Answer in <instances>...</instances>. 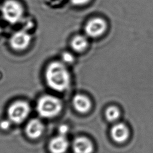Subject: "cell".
Listing matches in <instances>:
<instances>
[{
    "mask_svg": "<svg viewBox=\"0 0 153 153\" xmlns=\"http://www.w3.org/2000/svg\"><path fill=\"white\" fill-rule=\"evenodd\" d=\"M45 79L48 85L53 90L63 91L71 84V74L67 65L62 61L51 62L45 71Z\"/></svg>",
    "mask_w": 153,
    "mask_h": 153,
    "instance_id": "cell-1",
    "label": "cell"
},
{
    "mask_svg": "<svg viewBox=\"0 0 153 153\" xmlns=\"http://www.w3.org/2000/svg\"><path fill=\"white\" fill-rule=\"evenodd\" d=\"M62 109L60 100L52 96H44L38 101L37 110L45 118H51L57 115Z\"/></svg>",
    "mask_w": 153,
    "mask_h": 153,
    "instance_id": "cell-2",
    "label": "cell"
},
{
    "mask_svg": "<svg viewBox=\"0 0 153 153\" xmlns=\"http://www.w3.org/2000/svg\"><path fill=\"white\" fill-rule=\"evenodd\" d=\"M23 8L14 0H7L1 7V13L4 19L11 24L20 22L23 17Z\"/></svg>",
    "mask_w": 153,
    "mask_h": 153,
    "instance_id": "cell-3",
    "label": "cell"
},
{
    "mask_svg": "<svg viewBox=\"0 0 153 153\" xmlns=\"http://www.w3.org/2000/svg\"><path fill=\"white\" fill-rule=\"evenodd\" d=\"M108 25L106 20L99 16L89 19L84 27V34L90 39H96L103 36L107 31Z\"/></svg>",
    "mask_w": 153,
    "mask_h": 153,
    "instance_id": "cell-4",
    "label": "cell"
},
{
    "mask_svg": "<svg viewBox=\"0 0 153 153\" xmlns=\"http://www.w3.org/2000/svg\"><path fill=\"white\" fill-rule=\"evenodd\" d=\"M30 111L29 105L23 101H19L12 104L8 111L10 119L16 123H20L27 117Z\"/></svg>",
    "mask_w": 153,
    "mask_h": 153,
    "instance_id": "cell-5",
    "label": "cell"
},
{
    "mask_svg": "<svg viewBox=\"0 0 153 153\" xmlns=\"http://www.w3.org/2000/svg\"><path fill=\"white\" fill-rule=\"evenodd\" d=\"M31 39L30 35L25 29L18 30L11 36L10 41V45L16 50H24L30 45Z\"/></svg>",
    "mask_w": 153,
    "mask_h": 153,
    "instance_id": "cell-6",
    "label": "cell"
},
{
    "mask_svg": "<svg viewBox=\"0 0 153 153\" xmlns=\"http://www.w3.org/2000/svg\"><path fill=\"white\" fill-rule=\"evenodd\" d=\"M71 47L76 53H82L85 51L90 45V38L84 34H77L71 39Z\"/></svg>",
    "mask_w": 153,
    "mask_h": 153,
    "instance_id": "cell-7",
    "label": "cell"
},
{
    "mask_svg": "<svg viewBox=\"0 0 153 153\" xmlns=\"http://www.w3.org/2000/svg\"><path fill=\"white\" fill-rule=\"evenodd\" d=\"M112 139L117 142L122 143L126 141L129 135L127 127L123 123H118L114 125L111 130Z\"/></svg>",
    "mask_w": 153,
    "mask_h": 153,
    "instance_id": "cell-8",
    "label": "cell"
},
{
    "mask_svg": "<svg viewBox=\"0 0 153 153\" xmlns=\"http://www.w3.org/2000/svg\"><path fill=\"white\" fill-rule=\"evenodd\" d=\"M73 149L75 153H91L93 151V145L87 138L79 137L74 140Z\"/></svg>",
    "mask_w": 153,
    "mask_h": 153,
    "instance_id": "cell-9",
    "label": "cell"
},
{
    "mask_svg": "<svg viewBox=\"0 0 153 153\" xmlns=\"http://www.w3.org/2000/svg\"><path fill=\"white\" fill-rule=\"evenodd\" d=\"M68 146V140L63 135L54 137L49 145L50 149L52 153H63L67 149Z\"/></svg>",
    "mask_w": 153,
    "mask_h": 153,
    "instance_id": "cell-10",
    "label": "cell"
},
{
    "mask_svg": "<svg viewBox=\"0 0 153 153\" xmlns=\"http://www.w3.org/2000/svg\"><path fill=\"white\" fill-rule=\"evenodd\" d=\"M73 105L75 109L81 113L88 112L91 108V102L85 96L81 94H76L73 99Z\"/></svg>",
    "mask_w": 153,
    "mask_h": 153,
    "instance_id": "cell-11",
    "label": "cell"
},
{
    "mask_svg": "<svg viewBox=\"0 0 153 153\" xmlns=\"http://www.w3.org/2000/svg\"><path fill=\"white\" fill-rule=\"evenodd\" d=\"M26 130L27 134L30 137L35 139L41 135L44 130V127L39 120L33 119L28 123Z\"/></svg>",
    "mask_w": 153,
    "mask_h": 153,
    "instance_id": "cell-12",
    "label": "cell"
},
{
    "mask_svg": "<svg viewBox=\"0 0 153 153\" xmlns=\"http://www.w3.org/2000/svg\"><path fill=\"white\" fill-rule=\"evenodd\" d=\"M106 119L109 121H114L117 120L120 116V111L115 106H110L106 111Z\"/></svg>",
    "mask_w": 153,
    "mask_h": 153,
    "instance_id": "cell-13",
    "label": "cell"
},
{
    "mask_svg": "<svg viewBox=\"0 0 153 153\" xmlns=\"http://www.w3.org/2000/svg\"><path fill=\"white\" fill-rule=\"evenodd\" d=\"M62 62L66 65H71L75 62V56L72 53L70 52H64L61 56Z\"/></svg>",
    "mask_w": 153,
    "mask_h": 153,
    "instance_id": "cell-14",
    "label": "cell"
},
{
    "mask_svg": "<svg viewBox=\"0 0 153 153\" xmlns=\"http://www.w3.org/2000/svg\"><path fill=\"white\" fill-rule=\"evenodd\" d=\"M71 3L75 5L78 7L84 6L87 4H88L89 2H91V0H69Z\"/></svg>",
    "mask_w": 153,
    "mask_h": 153,
    "instance_id": "cell-15",
    "label": "cell"
},
{
    "mask_svg": "<svg viewBox=\"0 0 153 153\" xmlns=\"http://www.w3.org/2000/svg\"><path fill=\"white\" fill-rule=\"evenodd\" d=\"M59 132L60 133V135L64 136L68 131V127L66 125H62L59 127Z\"/></svg>",
    "mask_w": 153,
    "mask_h": 153,
    "instance_id": "cell-16",
    "label": "cell"
},
{
    "mask_svg": "<svg viewBox=\"0 0 153 153\" xmlns=\"http://www.w3.org/2000/svg\"><path fill=\"white\" fill-rule=\"evenodd\" d=\"M10 122L7 121V120H4V121H2L1 124H0V126L2 128V129H7L9 126H10Z\"/></svg>",
    "mask_w": 153,
    "mask_h": 153,
    "instance_id": "cell-17",
    "label": "cell"
},
{
    "mask_svg": "<svg viewBox=\"0 0 153 153\" xmlns=\"http://www.w3.org/2000/svg\"><path fill=\"white\" fill-rule=\"evenodd\" d=\"M1 32H2V27H1V25H0V35H1Z\"/></svg>",
    "mask_w": 153,
    "mask_h": 153,
    "instance_id": "cell-18",
    "label": "cell"
}]
</instances>
